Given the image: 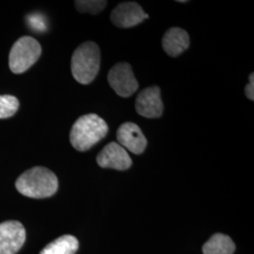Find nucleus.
I'll return each instance as SVG.
<instances>
[{"label":"nucleus","instance_id":"nucleus-1","mask_svg":"<svg viewBox=\"0 0 254 254\" xmlns=\"http://www.w3.org/2000/svg\"><path fill=\"white\" fill-rule=\"evenodd\" d=\"M16 190L24 196L45 199L53 196L59 189V181L52 171L45 167H34L19 176Z\"/></svg>","mask_w":254,"mask_h":254},{"label":"nucleus","instance_id":"nucleus-2","mask_svg":"<svg viewBox=\"0 0 254 254\" xmlns=\"http://www.w3.org/2000/svg\"><path fill=\"white\" fill-rule=\"evenodd\" d=\"M109 133V126L96 114H87L77 119L70 132V141L79 152L90 150Z\"/></svg>","mask_w":254,"mask_h":254},{"label":"nucleus","instance_id":"nucleus-3","mask_svg":"<svg viewBox=\"0 0 254 254\" xmlns=\"http://www.w3.org/2000/svg\"><path fill=\"white\" fill-rule=\"evenodd\" d=\"M101 52L94 42H86L78 46L72 57L71 69L74 79L80 84H90L100 69Z\"/></svg>","mask_w":254,"mask_h":254},{"label":"nucleus","instance_id":"nucleus-4","mask_svg":"<svg viewBox=\"0 0 254 254\" xmlns=\"http://www.w3.org/2000/svg\"><path fill=\"white\" fill-rule=\"evenodd\" d=\"M42 47L39 42L30 36L20 38L9 52V69L13 73H25L39 60Z\"/></svg>","mask_w":254,"mask_h":254},{"label":"nucleus","instance_id":"nucleus-5","mask_svg":"<svg viewBox=\"0 0 254 254\" xmlns=\"http://www.w3.org/2000/svg\"><path fill=\"white\" fill-rule=\"evenodd\" d=\"M108 81L119 96L129 97L138 89V82L133 73L132 67L127 63L115 64L108 74Z\"/></svg>","mask_w":254,"mask_h":254},{"label":"nucleus","instance_id":"nucleus-6","mask_svg":"<svg viewBox=\"0 0 254 254\" xmlns=\"http://www.w3.org/2000/svg\"><path fill=\"white\" fill-rule=\"evenodd\" d=\"M26 241V230L15 220L0 223V254H16Z\"/></svg>","mask_w":254,"mask_h":254},{"label":"nucleus","instance_id":"nucleus-7","mask_svg":"<svg viewBox=\"0 0 254 254\" xmlns=\"http://www.w3.org/2000/svg\"><path fill=\"white\" fill-rule=\"evenodd\" d=\"M136 110L140 116L145 118L161 117L164 105L159 87L152 86L140 91L136 99Z\"/></svg>","mask_w":254,"mask_h":254},{"label":"nucleus","instance_id":"nucleus-8","mask_svg":"<svg viewBox=\"0 0 254 254\" xmlns=\"http://www.w3.org/2000/svg\"><path fill=\"white\" fill-rule=\"evenodd\" d=\"M96 160L101 168L117 171H127L132 166V159L127 150L117 142H110L105 146Z\"/></svg>","mask_w":254,"mask_h":254},{"label":"nucleus","instance_id":"nucleus-9","mask_svg":"<svg viewBox=\"0 0 254 254\" xmlns=\"http://www.w3.org/2000/svg\"><path fill=\"white\" fill-rule=\"evenodd\" d=\"M149 15L136 2H123L112 10L110 18L116 27L130 28L140 24Z\"/></svg>","mask_w":254,"mask_h":254},{"label":"nucleus","instance_id":"nucleus-10","mask_svg":"<svg viewBox=\"0 0 254 254\" xmlns=\"http://www.w3.org/2000/svg\"><path fill=\"white\" fill-rule=\"evenodd\" d=\"M119 144L135 154H141L147 147V138L140 127L134 123H125L117 130Z\"/></svg>","mask_w":254,"mask_h":254},{"label":"nucleus","instance_id":"nucleus-11","mask_svg":"<svg viewBox=\"0 0 254 254\" xmlns=\"http://www.w3.org/2000/svg\"><path fill=\"white\" fill-rule=\"evenodd\" d=\"M190 44L188 32L181 27H172L167 30L162 39L164 51L171 57H178L185 52Z\"/></svg>","mask_w":254,"mask_h":254},{"label":"nucleus","instance_id":"nucleus-12","mask_svg":"<svg viewBox=\"0 0 254 254\" xmlns=\"http://www.w3.org/2000/svg\"><path fill=\"white\" fill-rule=\"evenodd\" d=\"M235 251L234 241L223 234H215L202 247L203 254H233Z\"/></svg>","mask_w":254,"mask_h":254},{"label":"nucleus","instance_id":"nucleus-13","mask_svg":"<svg viewBox=\"0 0 254 254\" xmlns=\"http://www.w3.org/2000/svg\"><path fill=\"white\" fill-rule=\"evenodd\" d=\"M78 246V240L74 236L66 235L46 245L40 254H75Z\"/></svg>","mask_w":254,"mask_h":254},{"label":"nucleus","instance_id":"nucleus-14","mask_svg":"<svg viewBox=\"0 0 254 254\" xmlns=\"http://www.w3.org/2000/svg\"><path fill=\"white\" fill-rule=\"evenodd\" d=\"M19 109V101L12 95H0V119L13 116Z\"/></svg>","mask_w":254,"mask_h":254},{"label":"nucleus","instance_id":"nucleus-15","mask_svg":"<svg viewBox=\"0 0 254 254\" xmlns=\"http://www.w3.org/2000/svg\"><path fill=\"white\" fill-rule=\"evenodd\" d=\"M76 9L80 12H89L91 14H97L107 7L108 2L105 0H83L74 2Z\"/></svg>","mask_w":254,"mask_h":254},{"label":"nucleus","instance_id":"nucleus-16","mask_svg":"<svg viewBox=\"0 0 254 254\" xmlns=\"http://www.w3.org/2000/svg\"><path fill=\"white\" fill-rule=\"evenodd\" d=\"M29 26L36 31H45L46 29V20L40 14H31L27 19Z\"/></svg>","mask_w":254,"mask_h":254},{"label":"nucleus","instance_id":"nucleus-17","mask_svg":"<svg viewBox=\"0 0 254 254\" xmlns=\"http://www.w3.org/2000/svg\"><path fill=\"white\" fill-rule=\"evenodd\" d=\"M246 96L250 100H254V73H251L250 75V83L247 85L245 89Z\"/></svg>","mask_w":254,"mask_h":254},{"label":"nucleus","instance_id":"nucleus-18","mask_svg":"<svg viewBox=\"0 0 254 254\" xmlns=\"http://www.w3.org/2000/svg\"><path fill=\"white\" fill-rule=\"evenodd\" d=\"M177 2H180V3H186V2H188V1H185V0H181V1H177Z\"/></svg>","mask_w":254,"mask_h":254}]
</instances>
